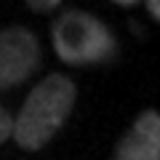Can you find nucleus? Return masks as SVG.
I'll list each match as a JSON object with an SVG mask.
<instances>
[{
    "label": "nucleus",
    "mask_w": 160,
    "mask_h": 160,
    "mask_svg": "<svg viewBox=\"0 0 160 160\" xmlns=\"http://www.w3.org/2000/svg\"><path fill=\"white\" fill-rule=\"evenodd\" d=\"M75 96L78 88L67 75L53 72L43 78V83H38L27 96L22 112L13 118L11 136L16 139V144L22 149H40L43 144H48L69 118Z\"/></svg>",
    "instance_id": "nucleus-1"
},
{
    "label": "nucleus",
    "mask_w": 160,
    "mask_h": 160,
    "mask_svg": "<svg viewBox=\"0 0 160 160\" xmlns=\"http://www.w3.org/2000/svg\"><path fill=\"white\" fill-rule=\"evenodd\" d=\"M53 48L56 56L67 64L83 67V64L104 62L115 53V38L96 16L86 11H64L53 22Z\"/></svg>",
    "instance_id": "nucleus-2"
},
{
    "label": "nucleus",
    "mask_w": 160,
    "mask_h": 160,
    "mask_svg": "<svg viewBox=\"0 0 160 160\" xmlns=\"http://www.w3.org/2000/svg\"><path fill=\"white\" fill-rule=\"evenodd\" d=\"M40 64V43L29 29L11 27L0 32V91L24 83Z\"/></svg>",
    "instance_id": "nucleus-3"
},
{
    "label": "nucleus",
    "mask_w": 160,
    "mask_h": 160,
    "mask_svg": "<svg viewBox=\"0 0 160 160\" xmlns=\"http://www.w3.org/2000/svg\"><path fill=\"white\" fill-rule=\"evenodd\" d=\"M115 160H160V115L147 109L120 139Z\"/></svg>",
    "instance_id": "nucleus-4"
},
{
    "label": "nucleus",
    "mask_w": 160,
    "mask_h": 160,
    "mask_svg": "<svg viewBox=\"0 0 160 160\" xmlns=\"http://www.w3.org/2000/svg\"><path fill=\"white\" fill-rule=\"evenodd\" d=\"M11 126H13V118H11L3 107H0V144L11 136Z\"/></svg>",
    "instance_id": "nucleus-5"
},
{
    "label": "nucleus",
    "mask_w": 160,
    "mask_h": 160,
    "mask_svg": "<svg viewBox=\"0 0 160 160\" xmlns=\"http://www.w3.org/2000/svg\"><path fill=\"white\" fill-rule=\"evenodd\" d=\"M59 3H62V0H27V6L32 8V11H40V13L53 11V8H56Z\"/></svg>",
    "instance_id": "nucleus-6"
},
{
    "label": "nucleus",
    "mask_w": 160,
    "mask_h": 160,
    "mask_svg": "<svg viewBox=\"0 0 160 160\" xmlns=\"http://www.w3.org/2000/svg\"><path fill=\"white\" fill-rule=\"evenodd\" d=\"M147 8H149V13H152V19L158 22L160 19V0H147Z\"/></svg>",
    "instance_id": "nucleus-7"
},
{
    "label": "nucleus",
    "mask_w": 160,
    "mask_h": 160,
    "mask_svg": "<svg viewBox=\"0 0 160 160\" xmlns=\"http://www.w3.org/2000/svg\"><path fill=\"white\" fill-rule=\"evenodd\" d=\"M112 3H118V6H126V8H131V6H136L139 0H112Z\"/></svg>",
    "instance_id": "nucleus-8"
}]
</instances>
